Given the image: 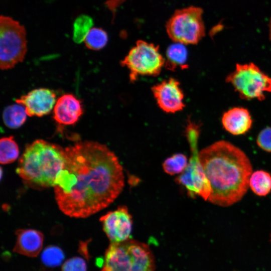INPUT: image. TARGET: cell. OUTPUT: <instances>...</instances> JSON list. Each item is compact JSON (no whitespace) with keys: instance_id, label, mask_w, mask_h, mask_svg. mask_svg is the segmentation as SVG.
Here are the masks:
<instances>
[{"instance_id":"cell-1","label":"cell","mask_w":271,"mask_h":271,"mask_svg":"<svg viewBox=\"0 0 271 271\" xmlns=\"http://www.w3.org/2000/svg\"><path fill=\"white\" fill-rule=\"evenodd\" d=\"M66 161L53 187L60 210L84 218L104 209L123 190L122 167L105 145L85 141L65 148Z\"/></svg>"},{"instance_id":"cell-2","label":"cell","mask_w":271,"mask_h":271,"mask_svg":"<svg viewBox=\"0 0 271 271\" xmlns=\"http://www.w3.org/2000/svg\"><path fill=\"white\" fill-rule=\"evenodd\" d=\"M199 155L211 187L208 200L222 207L240 201L248 190L252 173L246 154L231 143L221 140L202 149Z\"/></svg>"},{"instance_id":"cell-3","label":"cell","mask_w":271,"mask_h":271,"mask_svg":"<svg viewBox=\"0 0 271 271\" xmlns=\"http://www.w3.org/2000/svg\"><path fill=\"white\" fill-rule=\"evenodd\" d=\"M66 157L65 150L61 146L36 140L26 146L16 172L31 188L54 187L57 175L64 168Z\"/></svg>"},{"instance_id":"cell-4","label":"cell","mask_w":271,"mask_h":271,"mask_svg":"<svg viewBox=\"0 0 271 271\" xmlns=\"http://www.w3.org/2000/svg\"><path fill=\"white\" fill-rule=\"evenodd\" d=\"M109 271H155L154 255L149 246L128 239L110 242L104 256V266Z\"/></svg>"},{"instance_id":"cell-5","label":"cell","mask_w":271,"mask_h":271,"mask_svg":"<svg viewBox=\"0 0 271 271\" xmlns=\"http://www.w3.org/2000/svg\"><path fill=\"white\" fill-rule=\"evenodd\" d=\"M26 31L24 26L13 18H0V68H13L22 62L27 51Z\"/></svg>"},{"instance_id":"cell-6","label":"cell","mask_w":271,"mask_h":271,"mask_svg":"<svg viewBox=\"0 0 271 271\" xmlns=\"http://www.w3.org/2000/svg\"><path fill=\"white\" fill-rule=\"evenodd\" d=\"M203 13L194 6L177 10L166 25L169 38L184 45L197 44L205 35Z\"/></svg>"},{"instance_id":"cell-7","label":"cell","mask_w":271,"mask_h":271,"mask_svg":"<svg viewBox=\"0 0 271 271\" xmlns=\"http://www.w3.org/2000/svg\"><path fill=\"white\" fill-rule=\"evenodd\" d=\"M225 81L233 86L242 99H265L264 92H271V78L253 63L237 64Z\"/></svg>"},{"instance_id":"cell-8","label":"cell","mask_w":271,"mask_h":271,"mask_svg":"<svg viewBox=\"0 0 271 271\" xmlns=\"http://www.w3.org/2000/svg\"><path fill=\"white\" fill-rule=\"evenodd\" d=\"M165 59L158 46L139 40L129 51L120 65L129 71V80L136 81L140 76H157L165 66Z\"/></svg>"},{"instance_id":"cell-9","label":"cell","mask_w":271,"mask_h":271,"mask_svg":"<svg viewBox=\"0 0 271 271\" xmlns=\"http://www.w3.org/2000/svg\"><path fill=\"white\" fill-rule=\"evenodd\" d=\"M197 132L188 133L191 156L186 168L176 178V181L185 188L189 197L194 198L198 195L207 201L210 195L211 187L199 159L197 148Z\"/></svg>"},{"instance_id":"cell-10","label":"cell","mask_w":271,"mask_h":271,"mask_svg":"<svg viewBox=\"0 0 271 271\" xmlns=\"http://www.w3.org/2000/svg\"><path fill=\"white\" fill-rule=\"evenodd\" d=\"M103 229L110 242H119L129 239L132 218L125 206H120L100 218Z\"/></svg>"},{"instance_id":"cell-11","label":"cell","mask_w":271,"mask_h":271,"mask_svg":"<svg viewBox=\"0 0 271 271\" xmlns=\"http://www.w3.org/2000/svg\"><path fill=\"white\" fill-rule=\"evenodd\" d=\"M152 91L158 105L164 112L174 113L185 107L184 92L176 79L164 80L154 85Z\"/></svg>"},{"instance_id":"cell-12","label":"cell","mask_w":271,"mask_h":271,"mask_svg":"<svg viewBox=\"0 0 271 271\" xmlns=\"http://www.w3.org/2000/svg\"><path fill=\"white\" fill-rule=\"evenodd\" d=\"M56 95L52 90L35 89L16 99L17 103L23 105L29 116L41 117L49 113L56 102Z\"/></svg>"},{"instance_id":"cell-13","label":"cell","mask_w":271,"mask_h":271,"mask_svg":"<svg viewBox=\"0 0 271 271\" xmlns=\"http://www.w3.org/2000/svg\"><path fill=\"white\" fill-rule=\"evenodd\" d=\"M80 100L72 94H65L57 100L54 107L53 118L60 125L75 124L83 114Z\"/></svg>"},{"instance_id":"cell-14","label":"cell","mask_w":271,"mask_h":271,"mask_svg":"<svg viewBox=\"0 0 271 271\" xmlns=\"http://www.w3.org/2000/svg\"><path fill=\"white\" fill-rule=\"evenodd\" d=\"M16 235L14 252L32 257L38 255L44 241V235L41 232L33 229H19L16 231Z\"/></svg>"},{"instance_id":"cell-15","label":"cell","mask_w":271,"mask_h":271,"mask_svg":"<svg viewBox=\"0 0 271 271\" xmlns=\"http://www.w3.org/2000/svg\"><path fill=\"white\" fill-rule=\"evenodd\" d=\"M221 120L224 128L235 136L247 132L252 123L249 112L247 109L241 107L229 109L223 113Z\"/></svg>"},{"instance_id":"cell-16","label":"cell","mask_w":271,"mask_h":271,"mask_svg":"<svg viewBox=\"0 0 271 271\" xmlns=\"http://www.w3.org/2000/svg\"><path fill=\"white\" fill-rule=\"evenodd\" d=\"M166 58L165 66L168 70L186 68L187 51L184 44L176 43L170 45L166 51Z\"/></svg>"},{"instance_id":"cell-17","label":"cell","mask_w":271,"mask_h":271,"mask_svg":"<svg viewBox=\"0 0 271 271\" xmlns=\"http://www.w3.org/2000/svg\"><path fill=\"white\" fill-rule=\"evenodd\" d=\"M27 114L25 107L19 103L7 106L3 113L5 124L10 128H18L26 121Z\"/></svg>"},{"instance_id":"cell-18","label":"cell","mask_w":271,"mask_h":271,"mask_svg":"<svg viewBox=\"0 0 271 271\" xmlns=\"http://www.w3.org/2000/svg\"><path fill=\"white\" fill-rule=\"evenodd\" d=\"M249 185L256 195L265 196L271 191V175L265 171H255L250 176Z\"/></svg>"},{"instance_id":"cell-19","label":"cell","mask_w":271,"mask_h":271,"mask_svg":"<svg viewBox=\"0 0 271 271\" xmlns=\"http://www.w3.org/2000/svg\"><path fill=\"white\" fill-rule=\"evenodd\" d=\"M18 146L13 136L2 138L0 140V163L6 165L15 162L19 157Z\"/></svg>"},{"instance_id":"cell-20","label":"cell","mask_w":271,"mask_h":271,"mask_svg":"<svg viewBox=\"0 0 271 271\" xmlns=\"http://www.w3.org/2000/svg\"><path fill=\"white\" fill-rule=\"evenodd\" d=\"M93 26V20L89 16L81 15L75 20L73 26V40L76 43L84 41Z\"/></svg>"},{"instance_id":"cell-21","label":"cell","mask_w":271,"mask_h":271,"mask_svg":"<svg viewBox=\"0 0 271 271\" xmlns=\"http://www.w3.org/2000/svg\"><path fill=\"white\" fill-rule=\"evenodd\" d=\"M85 46L89 49L99 50L104 48L108 42L106 32L101 28H92L84 41Z\"/></svg>"},{"instance_id":"cell-22","label":"cell","mask_w":271,"mask_h":271,"mask_svg":"<svg viewBox=\"0 0 271 271\" xmlns=\"http://www.w3.org/2000/svg\"><path fill=\"white\" fill-rule=\"evenodd\" d=\"M188 163L186 155L177 153L167 158L163 163V168L165 173L174 175L181 174L186 168Z\"/></svg>"},{"instance_id":"cell-23","label":"cell","mask_w":271,"mask_h":271,"mask_svg":"<svg viewBox=\"0 0 271 271\" xmlns=\"http://www.w3.org/2000/svg\"><path fill=\"white\" fill-rule=\"evenodd\" d=\"M41 259L44 266L53 268L61 264L64 259V254L58 246L49 245L43 250Z\"/></svg>"},{"instance_id":"cell-24","label":"cell","mask_w":271,"mask_h":271,"mask_svg":"<svg viewBox=\"0 0 271 271\" xmlns=\"http://www.w3.org/2000/svg\"><path fill=\"white\" fill-rule=\"evenodd\" d=\"M85 260L79 257H74L67 260L62 266V271H86Z\"/></svg>"},{"instance_id":"cell-25","label":"cell","mask_w":271,"mask_h":271,"mask_svg":"<svg viewBox=\"0 0 271 271\" xmlns=\"http://www.w3.org/2000/svg\"><path fill=\"white\" fill-rule=\"evenodd\" d=\"M257 146L267 152H271V127H267L261 130L256 139Z\"/></svg>"},{"instance_id":"cell-26","label":"cell","mask_w":271,"mask_h":271,"mask_svg":"<svg viewBox=\"0 0 271 271\" xmlns=\"http://www.w3.org/2000/svg\"><path fill=\"white\" fill-rule=\"evenodd\" d=\"M125 1V0H108L105 3V5L113 13V16H114V13L116 9Z\"/></svg>"},{"instance_id":"cell-27","label":"cell","mask_w":271,"mask_h":271,"mask_svg":"<svg viewBox=\"0 0 271 271\" xmlns=\"http://www.w3.org/2000/svg\"><path fill=\"white\" fill-rule=\"evenodd\" d=\"M269 39L271 41V19L269 23Z\"/></svg>"},{"instance_id":"cell-28","label":"cell","mask_w":271,"mask_h":271,"mask_svg":"<svg viewBox=\"0 0 271 271\" xmlns=\"http://www.w3.org/2000/svg\"><path fill=\"white\" fill-rule=\"evenodd\" d=\"M101 271H109V270H107V269L104 266L103 268H102V269Z\"/></svg>"},{"instance_id":"cell-29","label":"cell","mask_w":271,"mask_h":271,"mask_svg":"<svg viewBox=\"0 0 271 271\" xmlns=\"http://www.w3.org/2000/svg\"><path fill=\"white\" fill-rule=\"evenodd\" d=\"M270 241H271V238H270Z\"/></svg>"}]
</instances>
